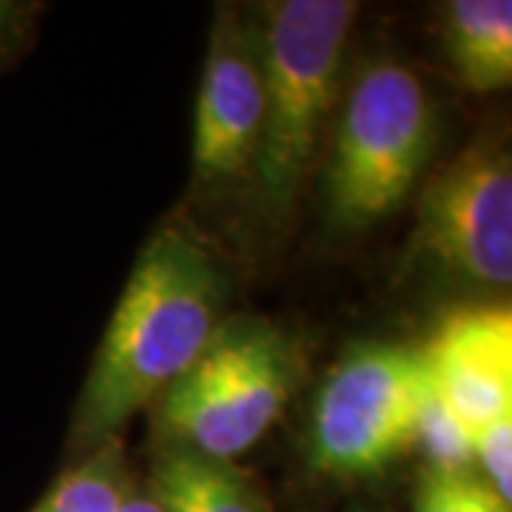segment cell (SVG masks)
<instances>
[{
    "label": "cell",
    "instance_id": "cell-1",
    "mask_svg": "<svg viewBox=\"0 0 512 512\" xmlns=\"http://www.w3.org/2000/svg\"><path fill=\"white\" fill-rule=\"evenodd\" d=\"M225 274L188 225H163L140 251L77 399L74 447H100L160 399L220 328Z\"/></svg>",
    "mask_w": 512,
    "mask_h": 512
},
{
    "label": "cell",
    "instance_id": "cell-2",
    "mask_svg": "<svg viewBox=\"0 0 512 512\" xmlns=\"http://www.w3.org/2000/svg\"><path fill=\"white\" fill-rule=\"evenodd\" d=\"M356 12L353 0H282L259 29L265 117L251 177L276 220L291 214L308 185L336 109Z\"/></svg>",
    "mask_w": 512,
    "mask_h": 512
},
{
    "label": "cell",
    "instance_id": "cell-3",
    "mask_svg": "<svg viewBox=\"0 0 512 512\" xmlns=\"http://www.w3.org/2000/svg\"><path fill=\"white\" fill-rule=\"evenodd\" d=\"M299 376L302 350L274 322H220L194 365L160 396L157 424L177 450L231 461L271 430Z\"/></svg>",
    "mask_w": 512,
    "mask_h": 512
},
{
    "label": "cell",
    "instance_id": "cell-4",
    "mask_svg": "<svg viewBox=\"0 0 512 512\" xmlns=\"http://www.w3.org/2000/svg\"><path fill=\"white\" fill-rule=\"evenodd\" d=\"M436 146V111L419 74L379 60L356 77L330 146L325 197L339 228H370L416 191Z\"/></svg>",
    "mask_w": 512,
    "mask_h": 512
},
{
    "label": "cell",
    "instance_id": "cell-5",
    "mask_svg": "<svg viewBox=\"0 0 512 512\" xmlns=\"http://www.w3.org/2000/svg\"><path fill=\"white\" fill-rule=\"evenodd\" d=\"M430 387L421 350L367 342L330 370L311 416L313 470L333 478L382 473L416 447Z\"/></svg>",
    "mask_w": 512,
    "mask_h": 512
},
{
    "label": "cell",
    "instance_id": "cell-6",
    "mask_svg": "<svg viewBox=\"0 0 512 512\" xmlns=\"http://www.w3.org/2000/svg\"><path fill=\"white\" fill-rule=\"evenodd\" d=\"M416 251L473 288L512 282V165L507 151L470 146L421 185Z\"/></svg>",
    "mask_w": 512,
    "mask_h": 512
},
{
    "label": "cell",
    "instance_id": "cell-7",
    "mask_svg": "<svg viewBox=\"0 0 512 512\" xmlns=\"http://www.w3.org/2000/svg\"><path fill=\"white\" fill-rule=\"evenodd\" d=\"M265 117L259 29L220 12L194 114V177L220 185L254 174Z\"/></svg>",
    "mask_w": 512,
    "mask_h": 512
},
{
    "label": "cell",
    "instance_id": "cell-8",
    "mask_svg": "<svg viewBox=\"0 0 512 512\" xmlns=\"http://www.w3.org/2000/svg\"><path fill=\"white\" fill-rule=\"evenodd\" d=\"M430 384L476 433L512 413L510 308H464L450 313L421 350Z\"/></svg>",
    "mask_w": 512,
    "mask_h": 512
},
{
    "label": "cell",
    "instance_id": "cell-9",
    "mask_svg": "<svg viewBox=\"0 0 512 512\" xmlns=\"http://www.w3.org/2000/svg\"><path fill=\"white\" fill-rule=\"evenodd\" d=\"M444 49L470 92H498L512 83L510 0H453L444 9Z\"/></svg>",
    "mask_w": 512,
    "mask_h": 512
},
{
    "label": "cell",
    "instance_id": "cell-10",
    "mask_svg": "<svg viewBox=\"0 0 512 512\" xmlns=\"http://www.w3.org/2000/svg\"><path fill=\"white\" fill-rule=\"evenodd\" d=\"M134 487L137 476L126 450L111 439L57 478L29 512H120Z\"/></svg>",
    "mask_w": 512,
    "mask_h": 512
},
{
    "label": "cell",
    "instance_id": "cell-11",
    "mask_svg": "<svg viewBox=\"0 0 512 512\" xmlns=\"http://www.w3.org/2000/svg\"><path fill=\"white\" fill-rule=\"evenodd\" d=\"M416 444L427 456V467L436 470H470L476 464V433L450 404L427 387L421 404Z\"/></svg>",
    "mask_w": 512,
    "mask_h": 512
},
{
    "label": "cell",
    "instance_id": "cell-12",
    "mask_svg": "<svg viewBox=\"0 0 512 512\" xmlns=\"http://www.w3.org/2000/svg\"><path fill=\"white\" fill-rule=\"evenodd\" d=\"M200 512H274L268 495L231 461H211L183 450Z\"/></svg>",
    "mask_w": 512,
    "mask_h": 512
},
{
    "label": "cell",
    "instance_id": "cell-13",
    "mask_svg": "<svg viewBox=\"0 0 512 512\" xmlns=\"http://www.w3.org/2000/svg\"><path fill=\"white\" fill-rule=\"evenodd\" d=\"M413 512H510V504L473 470L424 467Z\"/></svg>",
    "mask_w": 512,
    "mask_h": 512
},
{
    "label": "cell",
    "instance_id": "cell-14",
    "mask_svg": "<svg viewBox=\"0 0 512 512\" xmlns=\"http://www.w3.org/2000/svg\"><path fill=\"white\" fill-rule=\"evenodd\" d=\"M476 461L481 464V478L512 501V413L487 421L476 430Z\"/></svg>",
    "mask_w": 512,
    "mask_h": 512
},
{
    "label": "cell",
    "instance_id": "cell-15",
    "mask_svg": "<svg viewBox=\"0 0 512 512\" xmlns=\"http://www.w3.org/2000/svg\"><path fill=\"white\" fill-rule=\"evenodd\" d=\"M120 512H163L160 510V501L154 498V493L148 490V484H137L134 493L128 495V501L123 504Z\"/></svg>",
    "mask_w": 512,
    "mask_h": 512
},
{
    "label": "cell",
    "instance_id": "cell-16",
    "mask_svg": "<svg viewBox=\"0 0 512 512\" xmlns=\"http://www.w3.org/2000/svg\"><path fill=\"white\" fill-rule=\"evenodd\" d=\"M20 12H23V9H20L18 3H6V0H0V46L18 32Z\"/></svg>",
    "mask_w": 512,
    "mask_h": 512
}]
</instances>
